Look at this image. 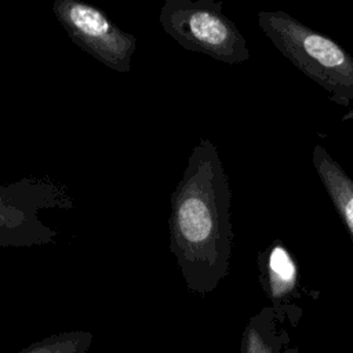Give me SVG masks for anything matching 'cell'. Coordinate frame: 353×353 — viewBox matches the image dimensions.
I'll return each instance as SVG.
<instances>
[{"instance_id":"cell-4","label":"cell","mask_w":353,"mask_h":353,"mask_svg":"<svg viewBox=\"0 0 353 353\" xmlns=\"http://www.w3.org/2000/svg\"><path fill=\"white\" fill-rule=\"evenodd\" d=\"M52 12L83 51L116 72L131 69L137 39L121 30L102 10L79 0H55Z\"/></svg>"},{"instance_id":"cell-6","label":"cell","mask_w":353,"mask_h":353,"mask_svg":"<svg viewBox=\"0 0 353 353\" xmlns=\"http://www.w3.org/2000/svg\"><path fill=\"white\" fill-rule=\"evenodd\" d=\"M312 163L353 244V178L323 145H316Z\"/></svg>"},{"instance_id":"cell-1","label":"cell","mask_w":353,"mask_h":353,"mask_svg":"<svg viewBox=\"0 0 353 353\" xmlns=\"http://www.w3.org/2000/svg\"><path fill=\"white\" fill-rule=\"evenodd\" d=\"M170 203V250L186 287L212 292L229 273L233 250L232 192L212 141L194 145Z\"/></svg>"},{"instance_id":"cell-9","label":"cell","mask_w":353,"mask_h":353,"mask_svg":"<svg viewBox=\"0 0 353 353\" xmlns=\"http://www.w3.org/2000/svg\"><path fill=\"white\" fill-rule=\"evenodd\" d=\"M283 353H298V349L296 347H291V346H285V349L283 350Z\"/></svg>"},{"instance_id":"cell-2","label":"cell","mask_w":353,"mask_h":353,"mask_svg":"<svg viewBox=\"0 0 353 353\" xmlns=\"http://www.w3.org/2000/svg\"><path fill=\"white\" fill-rule=\"evenodd\" d=\"M258 25L273 46L328 98L342 106L353 102V57L335 40L285 11H261Z\"/></svg>"},{"instance_id":"cell-3","label":"cell","mask_w":353,"mask_h":353,"mask_svg":"<svg viewBox=\"0 0 353 353\" xmlns=\"http://www.w3.org/2000/svg\"><path fill=\"white\" fill-rule=\"evenodd\" d=\"M159 19L164 32L189 51L229 65L250 58L243 33L225 15L219 0H167Z\"/></svg>"},{"instance_id":"cell-7","label":"cell","mask_w":353,"mask_h":353,"mask_svg":"<svg viewBox=\"0 0 353 353\" xmlns=\"http://www.w3.org/2000/svg\"><path fill=\"white\" fill-rule=\"evenodd\" d=\"M283 323L284 316L273 306L261 309L244 327L240 353H283L290 341Z\"/></svg>"},{"instance_id":"cell-8","label":"cell","mask_w":353,"mask_h":353,"mask_svg":"<svg viewBox=\"0 0 353 353\" xmlns=\"http://www.w3.org/2000/svg\"><path fill=\"white\" fill-rule=\"evenodd\" d=\"M92 342L88 331H65L34 342L18 353H87Z\"/></svg>"},{"instance_id":"cell-5","label":"cell","mask_w":353,"mask_h":353,"mask_svg":"<svg viewBox=\"0 0 353 353\" xmlns=\"http://www.w3.org/2000/svg\"><path fill=\"white\" fill-rule=\"evenodd\" d=\"M259 280L273 307L283 314H291L294 307L290 301L298 296L299 269L295 258L281 240H274L259 254Z\"/></svg>"}]
</instances>
